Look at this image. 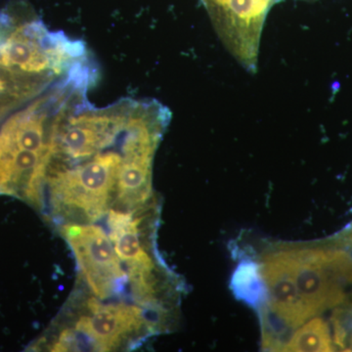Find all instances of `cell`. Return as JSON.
<instances>
[{
    "label": "cell",
    "mask_w": 352,
    "mask_h": 352,
    "mask_svg": "<svg viewBox=\"0 0 352 352\" xmlns=\"http://www.w3.org/2000/svg\"><path fill=\"white\" fill-rule=\"evenodd\" d=\"M259 265L270 294L268 302L278 314L294 328L314 317L298 294L281 249L265 254Z\"/></svg>",
    "instance_id": "7"
},
{
    "label": "cell",
    "mask_w": 352,
    "mask_h": 352,
    "mask_svg": "<svg viewBox=\"0 0 352 352\" xmlns=\"http://www.w3.org/2000/svg\"><path fill=\"white\" fill-rule=\"evenodd\" d=\"M108 222L115 251L120 261L126 263L134 285L155 283L154 261L145 251L139 237L140 220L134 219L131 212L110 210Z\"/></svg>",
    "instance_id": "8"
},
{
    "label": "cell",
    "mask_w": 352,
    "mask_h": 352,
    "mask_svg": "<svg viewBox=\"0 0 352 352\" xmlns=\"http://www.w3.org/2000/svg\"><path fill=\"white\" fill-rule=\"evenodd\" d=\"M346 240L347 241V242L351 243L352 244V230L351 231V232H349V235H347Z\"/></svg>",
    "instance_id": "13"
},
{
    "label": "cell",
    "mask_w": 352,
    "mask_h": 352,
    "mask_svg": "<svg viewBox=\"0 0 352 352\" xmlns=\"http://www.w3.org/2000/svg\"><path fill=\"white\" fill-rule=\"evenodd\" d=\"M124 157L122 145L119 152L102 150L69 166L44 171H50L48 182L55 207L87 221L100 219L107 212Z\"/></svg>",
    "instance_id": "2"
},
{
    "label": "cell",
    "mask_w": 352,
    "mask_h": 352,
    "mask_svg": "<svg viewBox=\"0 0 352 352\" xmlns=\"http://www.w3.org/2000/svg\"><path fill=\"white\" fill-rule=\"evenodd\" d=\"M259 315L263 329V349L270 351H287L296 328L278 314L268 302L259 308Z\"/></svg>",
    "instance_id": "10"
},
{
    "label": "cell",
    "mask_w": 352,
    "mask_h": 352,
    "mask_svg": "<svg viewBox=\"0 0 352 352\" xmlns=\"http://www.w3.org/2000/svg\"><path fill=\"white\" fill-rule=\"evenodd\" d=\"M63 234L73 250L88 286L99 298L117 293L126 281V273L112 240L100 227L67 226Z\"/></svg>",
    "instance_id": "4"
},
{
    "label": "cell",
    "mask_w": 352,
    "mask_h": 352,
    "mask_svg": "<svg viewBox=\"0 0 352 352\" xmlns=\"http://www.w3.org/2000/svg\"><path fill=\"white\" fill-rule=\"evenodd\" d=\"M90 314L76 322V330L91 340L96 351L117 349L127 338L149 325L142 309L127 305H100L96 300L88 303Z\"/></svg>",
    "instance_id": "5"
},
{
    "label": "cell",
    "mask_w": 352,
    "mask_h": 352,
    "mask_svg": "<svg viewBox=\"0 0 352 352\" xmlns=\"http://www.w3.org/2000/svg\"><path fill=\"white\" fill-rule=\"evenodd\" d=\"M4 68L0 67V96H2L4 94L8 91L9 88V80L6 76V72L4 71Z\"/></svg>",
    "instance_id": "12"
},
{
    "label": "cell",
    "mask_w": 352,
    "mask_h": 352,
    "mask_svg": "<svg viewBox=\"0 0 352 352\" xmlns=\"http://www.w3.org/2000/svg\"><path fill=\"white\" fill-rule=\"evenodd\" d=\"M285 258L303 302L312 315L344 302L352 283V258L340 250L283 248Z\"/></svg>",
    "instance_id": "3"
},
{
    "label": "cell",
    "mask_w": 352,
    "mask_h": 352,
    "mask_svg": "<svg viewBox=\"0 0 352 352\" xmlns=\"http://www.w3.org/2000/svg\"><path fill=\"white\" fill-rule=\"evenodd\" d=\"M231 288L239 300L258 309L270 300L261 265L254 261H242L236 267L231 279Z\"/></svg>",
    "instance_id": "9"
},
{
    "label": "cell",
    "mask_w": 352,
    "mask_h": 352,
    "mask_svg": "<svg viewBox=\"0 0 352 352\" xmlns=\"http://www.w3.org/2000/svg\"><path fill=\"white\" fill-rule=\"evenodd\" d=\"M85 53L83 44L48 32L39 20L14 25L11 16L0 18V67L9 72L54 78L82 62Z\"/></svg>",
    "instance_id": "1"
},
{
    "label": "cell",
    "mask_w": 352,
    "mask_h": 352,
    "mask_svg": "<svg viewBox=\"0 0 352 352\" xmlns=\"http://www.w3.org/2000/svg\"><path fill=\"white\" fill-rule=\"evenodd\" d=\"M333 340L330 328L323 319H311L298 329L291 340L287 351H333Z\"/></svg>",
    "instance_id": "11"
},
{
    "label": "cell",
    "mask_w": 352,
    "mask_h": 352,
    "mask_svg": "<svg viewBox=\"0 0 352 352\" xmlns=\"http://www.w3.org/2000/svg\"><path fill=\"white\" fill-rule=\"evenodd\" d=\"M160 140L129 135L124 139V157L118 175V201L129 212L142 207L152 194V163Z\"/></svg>",
    "instance_id": "6"
}]
</instances>
